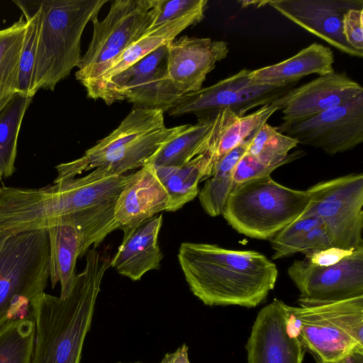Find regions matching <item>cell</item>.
Wrapping results in <instances>:
<instances>
[{
  "mask_svg": "<svg viewBox=\"0 0 363 363\" xmlns=\"http://www.w3.org/2000/svg\"><path fill=\"white\" fill-rule=\"evenodd\" d=\"M362 94L359 84L345 73L334 70L294 88L276 102L281 106L283 122H294L308 119Z\"/></svg>",
  "mask_w": 363,
  "mask_h": 363,
  "instance_id": "cell-15",
  "label": "cell"
},
{
  "mask_svg": "<svg viewBox=\"0 0 363 363\" xmlns=\"http://www.w3.org/2000/svg\"><path fill=\"white\" fill-rule=\"evenodd\" d=\"M116 363H124V362H116ZM128 363H145V362H128Z\"/></svg>",
  "mask_w": 363,
  "mask_h": 363,
  "instance_id": "cell-43",
  "label": "cell"
},
{
  "mask_svg": "<svg viewBox=\"0 0 363 363\" xmlns=\"http://www.w3.org/2000/svg\"><path fill=\"white\" fill-rule=\"evenodd\" d=\"M310 201L306 190L288 188L267 176L235 185L221 214L238 233L269 240L300 218Z\"/></svg>",
  "mask_w": 363,
  "mask_h": 363,
  "instance_id": "cell-6",
  "label": "cell"
},
{
  "mask_svg": "<svg viewBox=\"0 0 363 363\" xmlns=\"http://www.w3.org/2000/svg\"><path fill=\"white\" fill-rule=\"evenodd\" d=\"M50 249L49 272L52 286L60 284V298L70 293L76 277V263L82 249L81 235L71 214L52 220L46 228Z\"/></svg>",
  "mask_w": 363,
  "mask_h": 363,
  "instance_id": "cell-22",
  "label": "cell"
},
{
  "mask_svg": "<svg viewBox=\"0 0 363 363\" xmlns=\"http://www.w3.org/2000/svg\"><path fill=\"white\" fill-rule=\"evenodd\" d=\"M11 235H8L6 233H4L1 231H0V250L1 247L3 246L6 239Z\"/></svg>",
  "mask_w": 363,
  "mask_h": 363,
  "instance_id": "cell-42",
  "label": "cell"
},
{
  "mask_svg": "<svg viewBox=\"0 0 363 363\" xmlns=\"http://www.w3.org/2000/svg\"><path fill=\"white\" fill-rule=\"evenodd\" d=\"M158 14V0H116L107 16L94 18L89 48L75 77L82 85L99 76L115 58L151 27Z\"/></svg>",
  "mask_w": 363,
  "mask_h": 363,
  "instance_id": "cell-8",
  "label": "cell"
},
{
  "mask_svg": "<svg viewBox=\"0 0 363 363\" xmlns=\"http://www.w3.org/2000/svg\"><path fill=\"white\" fill-rule=\"evenodd\" d=\"M342 33L347 44L363 53V9H351L345 13Z\"/></svg>",
  "mask_w": 363,
  "mask_h": 363,
  "instance_id": "cell-36",
  "label": "cell"
},
{
  "mask_svg": "<svg viewBox=\"0 0 363 363\" xmlns=\"http://www.w3.org/2000/svg\"><path fill=\"white\" fill-rule=\"evenodd\" d=\"M86 254L85 267L66 298L43 292L30 301L35 325L31 363H80L101 281L111 262L96 248Z\"/></svg>",
  "mask_w": 363,
  "mask_h": 363,
  "instance_id": "cell-2",
  "label": "cell"
},
{
  "mask_svg": "<svg viewBox=\"0 0 363 363\" xmlns=\"http://www.w3.org/2000/svg\"><path fill=\"white\" fill-rule=\"evenodd\" d=\"M340 363H363V352H355L346 357Z\"/></svg>",
  "mask_w": 363,
  "mask_h": 363,
  "instance_id": "cell-41",
  "label": "cell"
},
{
  "mask_svg": "<svg viewBox=\"0 0 363 363\" xmlns=\"http://www.w3.org/2000/svg\"><path fill=\"white\" fill-rule=\"evenodd\" d=\"M205 12H199L165 22L150 28L138 40L133 43L106 67L96 79L84 84L87 96L95 99L99 91L114 77L151 53L159 47L165 45L189 26L200 23Z\"/></svg>",
  "mask_w": 363,
  "mask_h": 363,
  "instance_id": "cell-20",
  "label": "cell"
},
{
  "mask_svg": "<svg viewBox=\"0 0 363 363\" xmlns=\"http://www.w3.org/2000/svg\"><path fill=\"white\" fill-rule=\"evenodd\" d=\"M162 214L155 216L128 229L111 266L122 276L138 281L148 271L159 269L163 255L158 244Z\"/></svg>",
  "mask_w": 363,
  "mask_h": 363,
  "instance_id": "cell-19",
  "label": "cell"
},
{
  "mask_svg": "<svg viewBox=\"0 0 363 363\" xmlns=\"http://www.w3.org/2000/svg\"><path fill=\"white\" fill-rule=\"evenodd\" d=\"M278 110H281V106L275 101L241 117L230 109L220 112L216 118L213 135L208 149L212 155L211 174L216 164L225 155L267 122Z\"/></svg>",
  "mask_w": 363,
  "mask_h": 363,
  "instance_id": "cell-25",
  "label": "cell"
},
{
  "mask_svg": "<svg viewBox=\"0 0 363 363\" xmlns=\"http://www.w3.org/2000/svg\"><path fill=\"white\" fill-rule=\"evenodd\" d=\"M49 257L45 229L13 234L6 239L0 250V326L28 316L30 301L48 286Z\"/></svg>",
  "mask_w": 363,
  "mask_h": 363,
  "instance_id": "cell-7",
  "label": "cell"
},
{
  "mask_svg": "<svg viewBox=\"0 0 363 363\" xmlns=\"http://www.w3.org/2000/svg\"><path fill=\"white\" fill-rule=\"evenodd\" d=\"M130 173L89 180L85 176L37 189L3 186L0 231L46 230L55 219L117 200Z\"/></svg>",
  "mask_w": 363,
  "mask_h": 363,
  "instance_id": "cell-3",
  "label": "cell"
},
{
  "mask_svg": "<svg viewBox=\"0 0 363 363\" xmlns=\"http://www.w3.org/2000/svg\"><path fill=\"white\" fill-rule=\"evenodd\" d=\"M277 167L259 163L245 152L235 167L233 174V185L248 180L270 176V174Z\"/></svg>",
  "mask_w": 363,
  "mask_h": 363,
  "instance_id": "cell-37",
  "label": "cell"
},
{
  "mask_svg": "<svg viewBox=\"0 0 363 363\" xmlns=\"http://www.w3.org/2000/svg\"><path fill=\"white\" fill-rule=\"evenodd\" d=\"M22 11L27 26L21 52L18 93L33 98L37 92L35 86V64L36 58L39 11L36 1H13Z\"/></svg>",
  "mask_w": 363,
  "mask_h": 363,
  "instance_id": "cell-33",
  "label": "cell"
},
{
  "mask_svg": "<svg viewBox=\"0 0 363 363\" xmlns=\"http://www.w3.org/2000/svg\"><path fill=\"white\" fill-rule=\"evenodd\" d=\"M353 251L330 247L322 250L307 252L304 254V258L315 266L330 267L350 255Z\"/></svg>",
  "mask_w": 363,
  "mask_h": 363,
  "instance_id": "cell-39",
  "label": "cell"
},
{
  "mask_svg": "<svg viewBox=\"0 0 363 363\" xmlns=\"http://www.w3.org/2000/svg\"><path fill=\"white\" fill-rule=\"evenodd\" d=\"M322 224L323 222L318 217L311 216L300 217L285 226L269 240L274 251L272 259L290 256V251L296 242L308 231Z\"/></svg>",
  "mask_w": 363,
  "mask_h": 363,
  "instance_id": "cell-34",
  "label": "cell"
},
{
  "mask_svg": "<svg viewBox=\"0 0 363 363\" xmlns=\"http://www.w3.org/2000/svg\"><path fill=\"white\" fill-rule=\"evenodd\" d=\"M334 55L329 47L314 43L295 55L277 64L250 70L254 84H286L298 82L303 77L323 75L334 71Z\"/></svg>",
  "mask_w": 363,
  "mask_h": 363,
  "instance_id": "cell-24",
  "label": "cell"
},
{
  "mask_svg": "<svg viewBox=\"0 0 363 363\" xmlns=\"http://www.w3.org/2000/svg\"><path fill=\"white\" fill-rule=\"evenodd\" d=\"M32 99L18 93L0 112V170L4 177L16 170L18 133Z\"/></svg>",
  "mask_w": 363,
  "mask_h": 363,
  "instance_id": "cell-31",
  "label": "cell"
},
{
  "mask_svg": "<svg viewBox=\"0 0 363 363\" xmlns=\"http://www.w3.org/2000/svg\"><path fill=\"white\" fill-rule=\"evenodd\" d=\"M108 0H40L35 86L53 91L78 67L81 38L89 21Z\"/></svg>",
  "mask_w": 363,
  "mask_h": 363,
  "instance_id": "cell-4",
  "label": "cell"
},
{
  "mask_svg": "<svg viewBox=\"0 0 363 363\" xmlns=\"http://www.w3.org/2000/svg\"><path fill=\"white\" fill-rule=\"evenodd\" d=\"M298 144L265 122L252 135L246 153L261 164L277 168L302 155L301 151L289 154Z\"/></svg>",
  "mask_w": 363,
  "mask_h": 363,
  "instance_id": "cell-30",
  "label": "cell"
},
{
  "mask_svg": "<svg viewBox=\"0 0 363 363\" xmlns=\"http://www.w3.org/2000/svg\"><path fill=\"white\" fill-rule=\"evenodd\" d=\"M288 274L300 292V306L363 296V247L330 267L315 266L305 258L294 260Z\"/></svg>",
  "mask_w": 363,
  "mask_h": 363,
  "instance_id": "cell-12",
  "label": "cell"
},
{
  "mask_svg": "<svg viewBox=\"0 0 363 363\" xmlns=\"http://www.w3.org/2000/svg\"><path fill=\"white\" fill-rule=\"evenodd\" d=\"M286 308L290 328L316 363H340L363 352V296Z\"/></svg>",
  "mask_w": 363,
  "mask_h": 363,
  "instance_id": "cell-5",
  "label": "cell"
},
{
  "mask_svg": "<svg viewBox=\"0 0 363 363\" xmlns=\"http://www.w3.org/2000/svg\"><path fill=\"white\" fill-rule=\"evenodd\" d=\"M164 126L162 110L133 108L115 130L88 149L81 157L56 166L57 176L53 184L74 179L77 175L91 170L94 164L109 152Z\"/></svg>",
  "mask_w": 363,
  "mask_h": 363,
  "instance_id": "cell-17",
  "label": "cell"
},
{
  "mask_svg": "<svg viewBox=\"0 0 363 363\" xmlns=\"http://www.w3.org/2000/svg\"><path fill=\"white\" fill-rule=\"evenodd\" d=\"M252 133L246 140L225 155L215 166L211 176L199 192V199L210 216L220 215L229 193L234 186L233 174L240 158L247 152Z\"/></svg>",
  "mask_w": 363,
  "mask_h": 363,
  "instance_id": "cell-29",
  "label": "cell"
},
{
  "mask_svg": "<svg viewBox=\"0 0 363 363\" xmlns=\"http://www.w3.org/2000/svg\"><path fill=\"white\" fill-rule=\"evenodd\" d=\"M207 0H158V14L150 28L190 14L205 12Z\"/></svg>",
  "mask_w": 363,
  "mask_h": 363,
  "instance_id": "cell-35",
  "label": "cell"
},
{
  "mask_svg": "<svg viewBox=\"0 0 363 363\" xmlns=\"http://www.w3.org/2000/svg\"><path fill=\"white\" fill-rule=\"evenodd\" d=\"M286 306L275 298L259 311L245 347L248 363H302L306 350L289 325Z\"/></svg>",
  "mask_w": 363,
  "mask_h": 363,
  "instance_id": "cell-13",
  "label": "cell"
},
{
  "mask_svg": "<svg viewBox=\"0 0 363 363\" xmlns=\"http://www.w3.org/2000/svg\"><path fill=\"white\" fill-rule=\"evenodd\" d=\"M211 160L207 150L182 167L154 166L168 196L167 211H176L198 196L199 182L211 175Z\"/></svg>",
  "mask_w": 363,
  "mask_h": 363,
  "instance_id": "cell-26",
  "label": "cell"
},
{
  "mask_svg": "<svg viewBox=\"0 0 363 363\" xmlns=\"http://www.w3.org/2000/svg\"><path fill=\"white\" fill-rule=\"evenodd\" d=\"M2 191H3V186L2 187L0 186V195L1 194Z\"/></svg>",
  "mask_w": 363,
  "mask_h": 363,
  "instance_id": "cell-45",
  "label": "cell"
},
{
  "mask_svg": "<svg viewBox=\"0 0 363 363\" xmlns=\"http://www.w3.org/2000/svg\"><path fill=\"white\" fill-rule=\"evenodd\" d=\"M266 4L340 52L363 57L347 44L342 33L345 13L351 9H363L362 0H271Z\"/></svg>",
  "mask_w": 363,
  "mask_h": 363,
  "instance_id": "cell-14",
  "label": "cell"
},
{
  "mask_svg": "<svg viewBox=\"0 0 363 363\" xmlns=\"http://www.w3.org/2000/svg\"><path fill=\"white\" fill-rule=\"evenodd\" d=\"M186 125L164 126L121 145L96 162L92 167L93 171L85 177L89 180H97L141 168L163 145Z\"/></svg>",
  "mask_w": 363,
  "mask_h": 363,
  "instance_id": "cell-23",
  "label": "cell"
},
{
  "mask_svg": "<svg viewBox=\"0 0 363 363\" xmlns=\"http://www.w3.org/2000/svg\"><path fill=\"white\" fill-rule=\"evenodd\" d=\"M35 325L31 313L0 326V363H31Z\"/></svg>",
  "mask_w": 363,
  "mask_h": 363,
  "instance_id": "cell-32",
  "label": "cell"
},
{
  "mask_svg": "<svg viewBox=\"0 0 363 363\" xmlns=\"http://www.w3.org/2000/svg\"><path fill=\"white\" fill-rule=\"evenodd\" d=\"M169 75L183 94L199 91L217 62L226 58L228 43L183 35L167 43Z\"/></svg>",
  "mask_w": 363,
  "mask_h": 363,
  "instance_id": "cell-16",
  "label": "cell"
},
{
  "mask_svg": "<svg viewBox=\"0 0 363 363\" xmlns=\"http://www.w3.org/2000/svg\"><path fill=\"white\" fill-rule=\"evenodd\" d=\"M168 196L159 181L154 165L147 163L131 172L114 208L119 229L131 228L157 213L167 211Z\"/></svg>",
  "mask_w": 363,
  "mask_h": 363,
  "instance_id": "cell-18",
  "label": "cell"
},
{
  "mask_svg": "<svg viewBox=\"0 0 363 363\" xmlns=\"http://www.w3.org/2000/svg\"><path fill=\"white\" fill-rule=\"evenodd\" d=\"M2 177H3V174H2L1 171L0 170V181L1 180Z\"/></svg>",
  "mask_w": 363,
  "mask_h": 363,
  "instance_id": "cell-44",
  "label": "cell"
},
{
  "mask_svg": "<svg viewBox=\"0 0 363 363\" xmlns=\"http://www.w3.org/2000/svg\"><path fill=\"white\" fill-rule=\"evenodd\" d=\"M178 260L191 291L210 306L255 307L274 289L278 277L276 265L253 250L185 242Z\"/></svg>",
  "mask_w": 363,
  "mask_h": 363,
  "instance_id": "cell-1",
  "label": "cell"
},
{
  "mask_svg": "<svg viewBox=\"0 0 363 363\" xmlns=\"http://www.w3.org/2000/svg\"><path fill=\"white\" fill-rule=\"evenodd\" d=\"M188 350V346L184 343L174 352L165 354L159 363H190Z\"/></svg>",
  "mask_w": 363,
  "mask_h": 363,
  "instance_id": "cell-40",
  "label": "cell"
},
{
  "mask_svg": "<svg viewBox=\"0 0 363 363\" xmlns=\"http://www.w3.org/2000/svg\"><path fill=\"white\" fill-rule=\"evenodd\" d=\"M168 72L167 43L114 77L96 94L107 105L127 100L136 107L167 111L182 96Z\"/></svg>",
  "mask_w": 363,
  "mask_h": 363,
  "instance_id": "cell-10",
  "label": "cell"
},
{
  "mask_svg": "<svg viewBox=\"0 0 363 363\" xmlns=\"http://www.w3.org/2000/svg\"><path fill=\"white\" fill-rule=\"evenodd\" d=\"M216 118L186 124L171 140L163 145L149 160L157 167H182L210 147Z\"/></svg>",
  "mask_w": 363,
  "mask_h": 363,
  "instance_id": "cell-27",
  "label": "cell"
},
{
  "mask_svg": "<svg viewBox=\"0 0 363 363\" xmlns=\"http://www.w3.org/2000/svg\"><path fill=\"white\" fill-rule=\"evenodd\" d=\"M250 70L242 69L234 75L199 91L184 94L167 111L171 116L194 114L199 121L213 120L225 109L235 112L240 91L250 82Z\"/></svg>",
  "mask_w": 363,
  "mask_h": 363,
  "instance_id": "cell-21",
  "label": "cell"
},
{
  "mask_svg": "<svg viewBox=\"0 0 363 363\" xmlns=\"http://www.w3.org/2000/svg\"><path fill=\"white\" fill-rule=\"evenodd\" d=\"M276 128L330 155L351 150L363 142V94L308 119L282 122Z\"/></svg>",
  "mask_w": 363,
  "mask_h": 363,
  "instance_id": "cell-11",
  "label": "cell"
},
{
  "mask_svg": "<svg viewBox=\"0 0 363 363\" xmlns=\"http://www.w3.org/2000/svg\"><path fill=\"white\" fill-rule=\"evenodd\" d=\"M27 23L23 16L0 29V112L18 94V74Z\"/></svg>",
  "mask_w": 363,
  "mask_h": 363,
  "instance_id": "cell-28",
  "label": "cell"
},
{
  "mask_svg": "<svg viewBox=\"0 0 363 363\" xmlns=\"http://www.w3.org/2000/svg\"><path fill=\"white\" fill-rule=\"evenodd\" d=\"M330 247V240L323 223L303 235L291 250L290 256L298 252L306 254Z\"/></svg>",
  "mask_w": 363,
  "mask_h": 363,
  "instance_id": "cell-38",
  "label": "cell"
},
{
  "mask_svg": "<svg viewBox=\"0 0 363 363\" xmlns=\"http://www.w3.org/2000/svg\"><path fill=\"white\" fill-rule=\"evenodd\" d=\"M306 191L311 201L301 217H318L331 247L352 251L362 247L363 174L323 181Z\"/></svg>",
  "mask_w": 363,
  "mask_h": 363,
  "instance_id": "cell-9",
  "label": "cell"
}]
</instances>
